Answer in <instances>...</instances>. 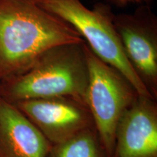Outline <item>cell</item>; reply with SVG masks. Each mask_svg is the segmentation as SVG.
<instances>
[{
    "instance_id": "1",
    "label": "cell",
    "mask_w": 157,
    "mask_h": 157,
    "mask_svg": "<svg viewBox=\"0 0 157 157\" xmlns=\"http://www.w3.org/2000/svg\"><path fill=\"white\" fill-rule=\"evenodd\" d=\"M84 42L38 0H0V83L23 73L51 48Z\"/></svg>"
},
{
    "instance_id": "2",
    "label": "cell",
    "mask_w": 157,
    "mask_h": 157,
    "mask_svg": "<svg viewBox=\"0 0 157 157\" xmlns=\"http://www.w3.org/2000/svg\"><path fill=\"white\" fill-rule=\"evenodd\" d=\"M84 42L59 45L46 51L23 73L0 83V97L13 103L68 97L85 104L88 70Z\"/></svg>"
},
{
    "instance_id": "3",
    "label": "cell",
    "mask_w": 157,
    "mask_h": 157,
    "mask_svg": "<svg viewBox=\"0 0 157 157\" xmlns=\"http://www.w3.org/2000/svg\"><path fill=\"white\" fill-rule=\"evenodd\" d=\"M43 8L64 20L80 34L98 58L127 78L140 97L154 98L124 50L113 15L102 6L93 10L81 0H38Z\"/></svg>"
},
{
    "instance_id": "4",
    "label": "cell",
    "mask_w": 157,
    "mask_h": 157,
    "mask_svg": "<svg viewBox=\"0 0 157 157\" xmlns=\"http://www.w3.org/2000/svg\"><path fill=\"white\" fill-rule=\"evenodd\" d=\"M88 70L85 104L107 157H111L116 131L137 94L127 78L84 44Z\"/></svg>"
},
{
    "instance_id": "5",
    "label": "cell",
    "mask_w": 157,
    "mask_h": 157,
    "mask_svg": "<svg viewBox=\"0 0 157 157\" xmlns=\"http://www.w3.org/2000/svg\"><path fill=\"white\" fill-rule=\"evenodd\" d=\"M14 104L51 145L63 143L86 129L94 128L87 105L74 98H39Z\"/></svg>"
},
{
    "instance_id": "6",
    "label": "cell",
    "mask_w": 157,
    "mask_h": 157,
    "mask_svg": "<svg viewBox=\"0 0 157 157\" xmlns=\"http://www.w3.org/2000/svg\"><path fill=\"white\" fill-rule=\"evenodd\" d=\"M124 50L143 83L154 98L157 93V25L148 8L134 14L113 15Z\"/></svg>"
},
{
    "instance_id": "7",
    "label": "cell",
    "mask_w": 157,
    "mask_h": 157,
    "mask_svg": "<svg viewBox=\"0 0 157 157\" xmlns=\"http://www.w3.org/2000/svg\"><path fill=\"white\" fill-rule=\"evenodd\" d=\"M154 98L137 96L116 131L111 157H157V108Z\"/></svg>"
},
{
    "instance_id": "8",
    "label": "cell",
    "mask_w": 157,
    "mask_h": 157,
    "mask_svg": "<svg viewBox=\"0 0 157 157\" xmlns=\"http://www.w3.org/2000/svg\"><path fill=\"white\" fill-rule=\"evenodd\" d=\"M51 146L14 103L0 97V157H48Z\"/></svg>"
},
{
    "instance_id": "9",
    "label": "cell",
    "mask_w": 157,
    "mask_h": 157,
    "mask_svg": "<svg viewBox=\"0 0 157 157\" xmlns=\"http://www.w3.org/2000/svg\"><path fill=\"white\" fill-rule=\"evenodd\" d=\"M48 157H107L95 128H90L69 140L52 145Z\"/></svg>"
},
{
    "instance_id": "10",
    "label": "cell",
    "mask_w": 157,
    "mask_h": 157,
    "mask_svg": "<svg viewBox=\"0 0 157 157\" xmlns=\"http://www.w3.org/2000/svg\"><path fill=\"white\" fill-rule=\"evenodd\" d=\"M119 1H123V2H127V1H132V0H119Z\"/></svg>"
}]
</instances>
